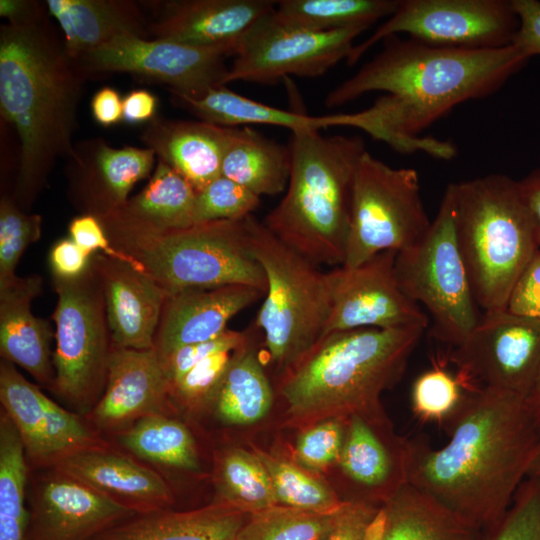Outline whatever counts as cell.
<instances>
[{
    "label": "cell",
    "instance_id": "obj_1",
    "mask_svg": "<svg viewBox=\"0 0 540 540\" xmlns=\"http://www.w3.org/2000/svg\"><path fill=\"white\" fill-rule=\"evenodd\" d=\"M531 58L511 44L497 49L432 46L393 35L383 48L325 97L334 108L383 92L368 108L343 113V126L363 130L400 153L424 152L449 160L456 147L420 133L455 106L500 89Z\"/></svg>",
    "mask_w": 540,
    "mask_h": 540
},
{
    "label": "cell",
    "instance_id": "obj_2",
    "mask_svg": "<svg viewBox=\"0 0 540 540\" xmlns=\"http://www.w3.org/2000/svg\"><path fill=\"white\" fill-rule=\"evenodd\" d=\"M444 426L449 441L439 449L409 440L408 483L488 531L526 479L538 423L526 397L482 388L467 391Z\"/></svg>",
    "mask_w": 540,
    "mask_h": 540
},
{
    "label": "cell",
    "instance_id": "obj_3",
    "mask_svg": "<svg viewBox=\"0 0 540 540\" xmlns=\"http://www.w3.org/2000/svg\"><path fill=\"white\" fill-rule=\"evenodd\" d=\"M87 75L47 14L0 29V112L18 135L13 199L27 211L57 159L73 157L77 110Z\"/></svg>",
    "mask_w": 540,
    "mask_h": 540
},
{
    "label": "cell",
    "instance_id": "obj_4",
    "mask_svg": "<svg viewBox=\"0 0 540 540\" xmlns=\"http://www.w3.org/2000/svg\"><path fill=\"white\" fill-rule=\"evenodd\" d=\"M426 327L332 332L280 376L285 425L384 413L381 394L402 377Z\"/></svg>",
    "mask_w": 540,
    "mask_h": 540
},
{
    "label": "cell",
    "instance_id": "obj_5",
    "mask_svg": "<svg viewBox=\"0 0 540 540\" xmlns=\"http://www.w3.org/2000/svg\"><path fill=\"white\" fill-rule=\"evenodd\" d=\"M291 172L281 201L262 221L284 244L314 264L345 262L354 177L366 151L358 135L291 132Z\"/></svg>",
    "mask_w": 540,
    "mask_h": 540
},
{
    "label": "cell",
    "instance_id": "obj_6",
    "mask_svg": "<svg viewBox=\"0 0 540 540\" xmlns=\"http://www.w3.org/2000/svg\"><path fill=\"white\" fill-rule=\"evenodd\" d=\"M247 217L167 230L116 213L98 219L113 246L138 261L169 294L235 284L265 294L267 278L249 247Z\"/></svg>",
    "mask_w": 540,
    "mask_h": 540
},
{
    "label": "cell",
    "instance_id": "obj_7",
    "mask_svg": "<svg viewBox=\"0 0 540 540\" xmlns=\"http://www.w3.org/2000/svg\"><path fill=\"white\" fill-rule=\"evenodd\" d=\"M456 233L473 295L485 312L506 309L539 250L518 180L503 174L454 183Z\"/></svg>",
    "mask_w": 540,
    "mask_h": 540
},
{
    "label": "cell",
    "instance_id": "obj_8",
    "mask_svg": "<svg viewBox=\"0 0 540 540\" xmlns=\"http://www.w3.org/2000/svg\"><path fill=\"white\" fill-rule=\"evenodd\" d=\"M247 230L268 286L254 325L280 377L323 335L331 310L328 273L280 241L253 214L247 217Z\"/></svg>",
    "mask_w": 540,
    "mask_h": 540
},
{
    "label": "cell",
    "instance_id": "obj_9",
    "mask_svg": "<svg viewBox=\"0 0 540 540\" xmlns=\"http://www.w3.org/2000/svg\"><path fill=\"white\" fill-rule=\"evenodd\" d=\"M395 274L406 296L429 313L431 335L452 348L462 344L480 317L457 240L454 183L425 236L397 253Z\"/></svg>",
    "mask_w": 540,
    "mask_h": 540
},
{
    "label": "cell",
    "instance_id": "obj_10",
    "mask_svg": "<svg viewBox=\"0 0 540 540\" xmlns=\"http://www.w3.org/2000/svg\"><path fill=\"white\" fill-rule=\"evenodd\" d=\"M52 280L57 304L50 391L68 409L87 417L105 390L112 351L101 283L91 264L78 278Z\"/></svg>",
    "mask_w": 540,
    "mask_h": 540
},
{
    "label": "cell",
    "instance_id": "obj_11",
    "mask_svg": "<svg viewBox=\"0 0 540 540\" xmlns=\"http://www.w3.org/2000/svg\"><path fill=\"white\" fill-rule=\"evenodd\" d=\"M431 222L420 193L418 172L394 168L367 150L354 177L344 268L383 251L401 252L418 243Z\"/></svg>",
    "mask_w": 540,
    "mask_h": 540
},
{
    "label": "cell",
    "instance_id": "obj_12",
    "mask_svg": "<svg viewBox=\"0 0 540 540\" xmlns=\"http://www.w3.org/2000/svg\"><path fill=\"white\" fill-rule=\"evenodd\" d=\"M519 28L511 0H400L371 36L354 45V65L375 44L401 33L446 48L497 49L509 46Z\"/></svg>",
    "mask_w": 540,
    "mask_h": 540
},
{
    "label": "cell",
    "instance_id": "obj_13",
    "mask_svg": "<svg viewBox=\"0 0 540 540\" xmlns=\"http://www.w3.org/2000/svg\"><path fill=\"white\" fill-rule=\"evenodd\" d=\"M448 360L466 391L489 388L527 397L540 372V319L486 311Z\"/></svg>",
    "mask_w": 540,
    "mask_h": 540
},
{
    "label": "cell",
    "instance_id": "obj_14",
    "mask_svg": "<svg viewBox=\"0 0 540 540\" xmlns=\"http://www.w3.org/2000/svg\"><path fill=\"white\" fill-rule=\"evenodd\" d=\"M273 12V11H272ZM272 12L261 19L238 47L226 82L273 85L289 76L314 78L350 55L365 27L317 32L283 25Z\"/></svg>",
    "mask_w": 540,
    "mask_h": 540
},
{
    "label": "cell",
    "instance_id": "obj_15",
    "mask_svg": "<svg viewBox=\"0 0 540 540\" xmlns=\"http://www.w3.org/2000/svg\"><path fill=\"white\" fill-rule=\"evenodd\" d=\"M228 56L222 48L121 35L76 61L86 75L132 73L169 86L172 94L199 99L227 84Z\"/></svg>",
    "mask_w": 540,
    "mask_h": 540
},
{
    "label": "cell",
    "instance_id": "obj_16",
    "mask_svg": "<svg viewBox=\"0 0 540 540\" xmlns=\"http://www.w3.org/2000/svg\"><path fill=\"white\" fill-rule=\"evenodd\" d=\"M0 402L17 430L30 470L52 468L75 453L112 444L86 417L60 406L2 358Z\"/></svg>",
    "mask_w": 540,
    "mask_h": 540
},
{
    "label": "cell",
    "instance_id": "obj_17",
    "mask_svg": "<svg viewBox=\"0 0 540 540\" xmlns=\"http://www.w3.org/2000/svg\"><path fill=\"white\" fill-rule=\"evenodd\" d=\"M396 255L383 251L356 267L327 272L331 310L322 337L360 328L428 327V315L399 286Z\"/></svg>",
    "mask_w": 540,
    "mask_h": 540
},
{
    "label": "cell",
    "instance_id": "obj_18",
    "mask_svg": "<svg viewBox=\"0 0 540 540\" xmlns=\"http://www.w3.org/2000/svg\"><path fill=\"white\" fill-rule=\"evenodd\" d=\"M25 540H90L137 513L56 468L30 470Z\"/></svg>",
    "mask_w": 540,
    "mask_h": 540
},
{
    "label": "cell",
    "instance_id": "obj_19",
    "mask_svg": "<svg viewBox=\"0 0 540 540\" xmlns=\"http://www.w3.org/2000/svg\"><path fill=\"white\" fill-rule=\"evenodd\" d=\"M409 440L384 413L347 418L337 465L352 489L349 501L381 506L408 483Z\"/></svg>",
    "mask_w": 540,
    "mask_h": 540
},
{
    "label": "cell",
    "instance_id": "obj_20",
    "mask_svg": "<svg viewBox=\"0 0 540 540\" xmlns=\"http://www.w3.org/2000/svg\"><path fill=\"white\" fill-rule=\"evenodd\" d=\"M176 413L155 351L112 347L105 390L86 417L95 430L111 440L142 418Z\"/></svg>",
    "mask_w": 540,
    "mask_h": 540
},
{
    "label": "cell",
    "instance_id": "obj_21",
    "mask_svg": "<svg viewBox=\"0 0 540 540\" xmlns=\"http://www.w3.org/2000/svg\"><path fill=\"white\" fill-rule=\"evenodd\" d=\"M68 159V195L82 214L97 218L120 209L137 182L149 176L155 162L145 147L115 148L102 138L83 140Z\"/></svg>",
    "mask_w": 540,
    "mask_h": 540
},
{
    "label": "cell",
    "instance_id": "obj_22",
    "mask_svg": "<svg viewBox=\"0 0 540 540\" xmlns=\"http://www.w3.org/2000/svg\"><path fill=\"white\" fill-rule=\"evenodd\" d=\"M277 1L168 0L154 2L151 39L222 48L234 56L238 47Z\"/></svg>",
    "mask_w": 540,
    "mask_h": 540
},
{
    "label": "cell",
    "instance_id": "obj_23",
    "mask_svg": "<svg viewBox=\"0 0 540 540\" xmlns=\"http://www.w3.org/2000/svg\"><path fill=\"white\" fill-rule=\"evenodd\" d=\"M54 468L135 513L172 509L175 502L161 473L113 442L75 453Z\"/></svg>",
    "mask_w": 540,
    "mask_h": 540
},
{
    "label": "cell",
    "instance_id": "obj_24",
    "mask_svg": "<svg viewBox=\"0 0 540 540\" xmlns=\"http://www.w3.org/2000/svg\"><path fill=\"white\" fill-rule=\"evenodd\" d=\"M113 348L151 350L169 293L132 265L95 253Z\"/></svg>",
    "mask_w": 540,
    "mask_h": 540
},
{
    "label": "cell",
    "instance_id": "obj_25",
    "mask_svg": "<svg viewBox=\"0 0 540 540\" xmlns=\"http://www.w3.org/2000/svg\"><path fill=\"white\" fill-rule=\"evenodd\" d=\"M264 295L257 288L240 284L169 294L153 350L161 362L183 346L214 339L228 329L231 318Z\"/></svg>",
    "mask_w": 540,
    "mask_h": 540
},
{
    "label": "cell",
    "instance_id": "obj_26",
    "mask_svg": "<svg viewBox=\"0 0 540 540\" xmlns=\"http://www.w3.org/2000/svg\"><path fill=\"white\" fill-rule=\"evenodd\" d=\"M41 290L38 275L17 276L0 287V354L51 390L55 373L50 345L55 332L47 320L31 312V302Z\"/></svg>",
    "mask_w": 540,
    "mask_h": 540
},
{
    "label": "cell",
    "instance_id": "obj_27",
    "mask_svg": "<svg viewBox=\"0 0 540 540\" xmlns=\"http://www.w3.org/2000/svg\"><path fill=\"white\" fill-rule=\"evenodd\" d=\"M234 127L206 121L168 120L155 116L141 134L147 148L199 192L221 176L225 150Z\"/></svg>",
    "mask_w": 540,
    "mask_h": 540
},
{
    "label": "cell",
    "instance_id": "obj_28",
    "mask_svg": "<svg viewBox=\"0 0 540 540\" xmlns=\"http://www.w3.org/2000/svg\"><path fill=\"white\" fill-rule=\"evenodd\" d=\"M248 515L231 504L214 500L192 510L137 513L90 540H236Z\"/></svg>",
    "mask_w": 540,
    "mask_h": 540
},
{
    "label": "cell",
    "instance_id": "obj_29",
    "mask_svg": "<svg viewBox=\"0 0 540 540\" xmlns=\"http://www.w3.org/2000/svg\"><path fill=\"white\" fill-rule=\"evenodd\" d=\"M75 60L121 35L151 39L150 21L131 0H47Z\"/></svg>",
    "mask_w": 540,
    "mask_h": 540
},
{
    "label": "cell",
    "instance_id": "obj_30",
    "mask_svg": "<svg viewBox=\"0 0 540 540\" xmlns=\"http://www.w3.org/2000/svg\"><path fill=\"white\" fill-rule=\"evenodd\" d=\"M484 532L407 483L379 507L372 540H483Z\"/></svg>",
    "mask_w": 540,
    "mask_h": 540
},
{
    "label": "cell",
    "instance_id": "obj_31",
    "mask_svg": "<svg viewBox=\"0 0 540 540\" xmlns=\"http://www.w3.org/2000/svg\"><path fill=\"white\" fill-rule=\"evenodd\" d=\"M249 328L247 340L238 347L205 413L229 426L257 423L271 410L274 392L257 353L254 335Z\"/></svg>",
    "mask_w": 540,
    "mask_h": 540
},
{
    "label": "cell",
    "instance_id": "obj_32",
    "mask_svg": "<svg viewBox=\"0 0 540 540\" xmlns=\"http://www.w3.org/2000/svg\"><path fill=\"white\" fill-rule=\"evenodd\" d=\"M291 163L289 146L265 137L250 126L234 127L221 175L260 197L273 196L286 190Z\"/></svg>",
    "mask_w": 540,
    "mask_h": 540
},
{
    "label": "cell",
    "instance_id": "obj_33",
    "mask_svg": "<svg viewBox=\"0 0 540 540\" xmlns=\"http://www.w3.org/2000/svg\"><path fill=\"white\" fill-rule=\"evenodd\" d=\"M173 95L180 106L202 121L223 127L261 124L280 126L293 132L340 126L339 114L310 116L300 111L285 110L237 94L226 86L213 89L199 99Z\"/></svg>",
    "mask_w": 540,
    "mask_h": 540
},
{
    "label": "cell",
    "instance_id": "obj_34",
    "mask_svg": "<svg viewBox=\"0 0 540 540\" xmlns=\"http://www.w3.org/2000/svg\"><path fill=\"white\" fill-rule=\"evenodd\" d=\"M110 441L157 471L199 473L201 470L195 438L189 427L174 414L142 418Z\"/></svg>",
    "mask_w": 540,
    "mask_h": 540
},
{
    "label": "cell",
    "instance_id": "obj_35",
    "mask_svg": "<svg viewBox=\"0 0 540 540\" xmlns=\"http://www.w3.org/2000/svg\"><path fill=\"white\" fill-rule=\"evenodd\" d=\"M196 197L197 191L184 177L157 159L147 185L113 213L158 230L184 228L194 224Z\"/></svg>",
    "mask_w": 540,
    "mask_h": 540
},
{
    "label": "cell",
    "instance_id": "obj_36",
    "mask_svg": "<svg viewBox=\"0 0 540 540\" xmlns=\"http://www.w3.org/2000/svg\"><path fill=\"white\" fill-rule=\"evenodd\" d=\"M400 0H279L272 12L279 23L327 32L351 27L369 28L388 18Z\"/></svg>",
    "mask_w": 540,
    "mask_h": 540
},
{
    "label": "cell",
    "instance_id": "obj_37",
    "mask_svg": "<svg viewBox=\"0 0 540 540\" xmlns=\"http://www.w3.org/2000/svg\"><path fill=\"white\" fill-rule=\"evenodd\" d=\"M213 482L216 501L251 514L278 505L270 476L256 453L239 447L219 451Z\"/></svg>",
    "mask_w": 540,
    "mask_h": 540
},
{
    "label": "cell",
    "instance_id": "obj_38",
    "mask_svg": "<svg viewBox=\"0 0 540 540\" xmlns=\"http://www.w3.org/2000/svg\"><path fill=\"white\" fill-rule=\"evenodd\" d=\"M29 475L17 430L0 409V540H25Z\"/></svg>",
    "mask_w": 540,
    "mask_h": 540
},
{
    "label": "cell",
    "instance_id": "obj_39",
    "mask_svg": "<svg viewBox=\"0 0 540 540\" xmlns=\"http://www.w3.org/2000/svg\"><path fill=\"white\" fill-rule=\"evenodd\" d=\"M255 453L270 476L278 505L310 512L332 513L346 502L328 485L298 464L257 448Z\"/></svg>",
    "mask_w": 540,
    "mask_h": 540
},
{
    "label": "cell",
    "instance_id": "obj_40",
    "mask_svg": "<svg viewBox=\"0 0 540 540\" xmlns=\"http://www.w3.org/2000/svg\"><path fill=\"white\" fill-rule=\"evenodd\" d=\"M339 510L317 513L275 505L249 514L236 540H326Z\"/></svg>",
    "mask_w": 540,
    "mask_h": 540
},
{
    "label": "cell",
    "instance_id": "obj_41",
    "mask_svg": "<svg viewBox=\"0 0 540 540\" xmlns=\"http://www.w3.org/2000/svg\"><path fill=\"white\" fill-rule=\"evenodd\" d=\"M42 218L19 207L12 196L0 200V287L13 281L16 266L26 250L41 236Z\"/></svg>",
    "mask_w": 540,
    "mask_h": 540
},
{
    "label": "cell",
    "instance_id": "obj_42",
    "mask_svg": "<svg viewBox=\"0 0 540 540\" xmlns=\"http://www.w3.org/2000/svg\"><path fill=\"white\" fill-rule=\"evenodd\" d=\"M465 388L459 378L441 366L420 374L413 383L411 406L417 418L444 425L461 404Z\"/></svg>",
    "mask_w": 540,
    "mask_h": 540
},
{
    "label": "cell",
    "instance_id": "obj_43",
    "mask_svg": "<svg viewBox=\"0 0 540 540\" xmlns=\"http://www.w3.org/2000/svg\"><path fill=\"white\" fill-rule=\"evenodd\" d=\"M235 350L220 352L205 359L169 386L170 400L177 413H205Z\"/></svg>",
    "mask_w": 540,
    "mask_h": 540
},
{
    "label": "cell",
    "instance_id": "obj_44",
    "mask_svg": "<svg viewBox=\"0 0 540 540\" xmlns=\"http://www.w3.org/2000/svg\"><path fill=\"white\" fill-rule=\"evenodd\" d=\"M259 204L260 196L221 175L197 192L194 224L243 219L252 215Z\"/></svg>",
    "mask_w": 540,
    "mask_h": 540
},
{
    "label": "cell",
    "instance_id": "obj_45",
    "mask_svg": "<svg viewBox=\"0 0 540 540\" xmlns=\"http://www.w3.org/2000/svg\"><path fill=\"white\" fill-rule=\"evenodd\" d=\"M483 540H540V481L526 478L500 522Z\"/></svg>",
    "mask_w": 540,
    "mask_h": 540
},
{
    "label": "cell",
    "instance_id": "obj_46",
    "mask_svg": "<svg viewBox=\"0 0 540 540\" xmlns=\"http://www.w3.org/2000/svg\"><path fill=\"white\" fill-rule=\"evenodd\" d=\"M347 419L330 418L302 429L295 445L297 464L320 472L337 464L346 435Z\"/></svg>",
    "mask_w": 540,
    "mask_h": 540
},
{
    "label": "cell",
    "instance_id": "obj_47",
    "mask_svg": "<svg viewBox=\"0 0 540 540\" xmlns=\"http://www.w3.org/2000/svg\"><path fill=\"white\" fill-rule=\"evenodd\" d=\"M248 335L249 329L244 332L227 329L214 339L175 350L160 362L169 386L205 359L220 352L237 349L247 340Z\"/></svg>",
    "mask_w": 540,
    "mask_h": 540
},
{
    "label": "cell",
    "instance_id": "obj_48",
    "mask_svg": "<svg viewBox=\"0 0 540 540\" xmlns=\"http://www.w3.org/2000/svg\"><path fill=\"white\" fill-rule=\"evenodd\" d=\"M68 231L69 237L89 255L102 251L103 255L128 263L144 272L138 261L113 246L97 217L89 214L76 216L70 221Z\"/></svg>",
    "mask_w": 540,
    "mask_h": 540
},
{
    "label": "cell",
    "instance_id": "obj_49",
    "mask_svg": "<svg viewBox=\"0 0 540 540\" xmlns=\"http://www.w3.org/2000/svg\"><path fill=\"white\" fill-rule=\"evenodd\" d=\"M380 506L346 501L326 540H371V527Z\"/></svg>",
    "mask_w": 540,
    "mask_h": 540
},
{
    "label": "cell",
    "instance_id": "obj_50",
    "mask_svg": "<svg viewBox=\"0 0 540 540\" xmlns=\"http://www.w3.org/2000/svg\"><path fill=\"white\" fill-rule=\"evenodd\" d=\"M506 309L540 319V249L518 279Z\"/></svg>",
    "mask_w": 540,
    "mask_h": 540
},
{
    "label": "cell",
    "instance_id": "obj_51",
    "mask_svg": "<svg viewBox=\"0 0 540 540\" xmlns=\"http://www.w3.org/2000/svg\"><path fill=\"white\" fill-rule=\"evenodd\" d=\"M92 256L70 237L57 241L49 254L52 277L66 280L80 277L90 267Z\"/></svg>",
    "mask_w": 540,
    "mask_h": 540
},
{
    "label": "cell",
    "instance_id": "obj_52",
    "mask_svg": "<svg viewBox=\"0 0 540 540\" xmlns=\"http://www.w3.org/2000/svg\"><path fill=\"white\" fill-rule=\"evenodd\" d=\"M519 20L513 43L530 58L540 55V1L511 0Z\"/></svg>",
    "mask_w": 540,
    "mask_h": 540
},
{
    "label": "cell",
    "instance_id": "obj_53",
    "mask_svg": "<svg viewBox=\"0 0 540 540\" xmlns=\"http://www.w3.org/2000/svg\"><path fill=\"white\" fill-rule=\"evenodd\" d=\"M157 103L150 91L132 90L122 99V120L128 124L148 123L155 117Z\"/></svg>",
    "mask_w": 540,
    "mask_h": 540
},
{
    "label": "cell",
    "instance_id": "obj_54",
    "mask_svg": "<svg viewBox=\"0 0 540 540\" xmlns=\"http://www.w3.org/2000/svg\"><path fill=\"white\" fill-rule=\"evenodd\" d=\"M91 112L102 126L119 123L122 120V99L119 93L108 86L99 89L91 100Z\"/></svg>",
    "mask_w": 540,
    "mask_h": 540
},
{
    "label": "cell",
    "instance_id": "obj_55",
    "mask_svg": "<svg viewBox=\"0 0 540 540\" xmlns=\"http://www.w3.org/2000/svg\"><path fill=\"white\" fill-rule=\"evenodd\" d=\"M518 184L531 219L536 244L540 249V168L518 180Z\"/></svg>",
    "mask_w": 540,
    "mask_h": 540
},
{
    "label": "cell",
    "instance_id": "obj_56",
    "mask_svg": "<svg viewBox=\"0 0 540 540\" xmlns=\"http://www.w3.org/2000/svg\"><path fill=\"white\" fill-rule=\"evenodd\" d=\"M45 4L30 0H1L0 15L8 19V23H25L47 14Z\"/></svg>",
    "mask_w": 540,
    "mask_h": 540
},
{
    "label": "cell",
    "instance_id": "obj_57",
    "mask_svg": "<svg viewBox=\"0 0 540 540\" xmlns=\"http://www.w3.org/2000/svg\"><path fill=\"white\" fill-rule=\"evenodd\" d=\"M526 400L540 428V372Z\"/></svg>",
    "mask_w": 540,
    "mask_h": 540
},
{
    "label": "cell",
    "instance_id": "obj_58",
    "mask_svg": "<svg viewBox=\"0 0 540 540\" xmlns=\"http://www.w3.org/2000/svg\"><path fill=\"white\" fill-rule=\"evenodd\" d=\"M526 478H533L540 481V437Z\"/></svg>",
    "mask_w": 540,
    "mask_h": 540
}]
</instances>
